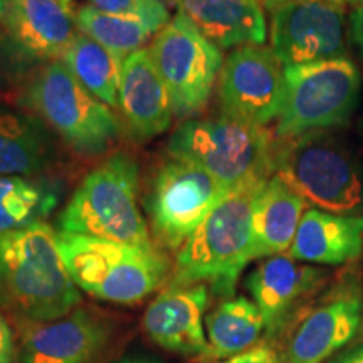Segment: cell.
Segmentation results:
<instances>
[{
  "label": "cell",
  "mask_w": 363,
  "mask_h": 363,
  "mask_svg": "<svg viewBox=\"0 0 363 363\" xmlns=\"http://www.w3.org/2000/svg\"><path fill=\"white\" fill-rule=\"evenodd\" d=\"M169 157L202 167L227 190L267 182L274 175V138L259 126L217 120H189L170 136Z\"/></svg>",
  "instance_id": "cell-6"
},
{
  "label": "cell",
  "mask_w": 363,
  "mask_h": 363,
  "mask_svg": "<svg viewBox=\"0 0 363 363\" xmlns=\"http://www.w3.org/2000/svg\"><path fill=\"white\" fill-rule=\"evenodd\" d=\"M358 130H360V135L363 136V116H362V120H360V125H358Z\"/></svg>",
  "instance_id": "cell-37"
},
{
  "label": "cell",
  "mask_w": 363,
  "mask_h": 363,
  "mask_svg": "<svg viewBox=\"0 0 363 363\" xmlns=\"http://www.w3.org/2000/svg\"><path fill=\"white\" fill-rule=\"evenodd\" d=\"M306 201L278 175L262 185L252 206V259L289 251Z\"/></svg>",
  "instance_id": "cell-21"
},
{
  "label": "cell",
  "mask_w": 363,
  "mask_h": 363,
  "mask_svg": "<svg viewBox=\"0 0 363 363\" xmlns=\"http://www.w3.org/2000/svg\"><path fill=\"white\" fill-rule=\"evenodd\" d=\"M343 7L326 0H293L271 13V49L284 66L347 57Z\"/></svg>",
  "instance_id": "cell-12"
},
{
  "label": "cell",
  "mask_w": 363,
  "mask_h": 363,
  "mask_svg": "<svg viewBox=\"0 0 363 363\" xmlns=\"http://www.w3.org/2000/svg\"><path fill=\"white\" fill-rule=\"evenodd\" d=\"M81 303L45 222L0 234V308L29 323L59 320Z\"/></svg>",
  "instance_id": "cell-1"
},
{
  "label": "cell",
  "mask_w": 363,
  "mask_h": 363,
  "mask_svg": "<svg viewBox=\"0 0 363 363\" xmlns=\"http://www.w3.org/2000/svg\"><path fill=\"white\" fill-rule=\"evenodd\" d=\"M118 108L136 140H148L169 130L174 104L148 49L123 61Z\"/></svg>",
  "instance_id": "cell-17"
},
{
  "label": "cell",
  "mask_w": 363,
  "mask_h": 363,
  "mask_svg": "<svg viewBox=\"0 0 363 363\" xmlns=\"http://www.w3.org/2000/svg\"><path fill=\"white\" fill-rule=\"evenodd\" d=\"M113 363H162V362L153 360V358H147V357H126Z\"/></svg>",
  "instance_id": "cell-33"
},
{
  "label": "cell",
  "mask_w": 363,
  "mask_h": 363,
  "mask_svg": "<svg viewBox=\"0 0 363 363\" xmlns=\"http://www.w3.org/2000/svg\"><path fill=\"white\" fill-rule=\"evenodd\" d=\"M16 362V342L7 320L0 313V363Z\"/></svg>",
  "instance_id": "cell-29"
},
{
  "label": "cell",
  "mask_w": 363,
  "mask_h": 363,
  "mask_svg": "<svg viewBox=\"0 0 363 363\" xmlns=\"http://www.w3.org/2000/svg\"><path fill=\"white\" fill-rule=\"evenodd\" d=\"M59 203L51 182L33 177L0 175V234L40 224Z\"/></svg>",
  "instance_id": "cell-24"
},
{
  "label": "cell",
  "mask_w": 363,
  "mask_h": 363,
  "mask_svg": "<svg viewBox=\"0 0 363 363\" xmlns=\"http://www.w3.org/2000/svg\"><path fill=\"white\" fill-rule=\"evenodd\" d=\"M326 2H331L335 4V6L343 7V6H357V4H360L362 0H326Z\"/></svg>",
  "instance_id": "cell-35"
},
{
  "label": "cell",
  "mask_w": 363,
  "mask_h": 363,
  "mask_svg": "<svg viewBox=\"0 0 363 363\" xmlns=\"http://www.w3.org/2000/svg\"><path fill=\"white\" fill-rule=\"evenodd\" d=\"M328 272L301 264L289 254L267 257L247 278V289L259 308L264 330L276 337L296 316L299 308L323 286Z\"/></svg>",
  "instance_id": "cell-13"
},
{
  "label": "cell",
  "mask_w": 363,
  "mask_h": 363,
  "mask_svg": "<svg viewBox=\"0 0 363 363\" xmlns=\"http://www.w3.org/2000/svg\"><path fill=\"white\" fill-rule=\"evenodd\" d=\"M264 184L230 190L212 208L177 254L169 286L208 284L220 296H233L252 261V206Z\"/></svg>",
  "instance_id": "cell-2"
},
{
  "label": "cell",
  "mask_w": 363,
  "mask_h": 363,
  "mask_svg": "<svg viewBox=\"0 0 363 363\" xmlns=\"http://www.w3.org/2000/svg\"><path fill=\"white\" fill-rule=\"evenodd\" d=\"M330 363H363V345L352 348V350L342 353Z\"/></svg>",
  "instance_id": "cell-31"
},
{
  "label": "cell",
  "mask_w": 363,
  "mask_h": 363,
  "mask_svg": "<svg viewBox=\"0 0 363 363\" xmlns=\"http://www.w3.org/2000/svg\"><path fill=\"white\" fill-rule=\"evenodd\" d=\"M88 2L99 11L145 17L160 27L167 26L170 21V13L163 0H88Z\"/></svg>",
  "instance_id": "cell-27"
},
{
  "label": "cell",
  "mask_w": 363,
  "mask_h": 363,
  "mask_svg": "<svg viewBox=\"0 0 363 363\" xmlns=\"http://www.w3.org/2000/svg\"><path fill=\"white\" fill-rule=\"evenodd\" d=\"M56 157V140L43 120L0 110V175H38Z\"/></svg>",
  "instance_id": "cell-22"
},
{
  "label": "cell",
  "mask_w": 363,
  "mask_h": 363,
  "mask_svg": "<svg viewBox=\"0 0 363 363\" xmlns=\"http://www.w3.org/2000/svg\"><path fill=\"white\" fill-rule=\"evenodd\" d=\"M57 246L72 283L103 301L133 305L170 279V262L155 244L133 246L59 230Z\"/></svg>",
  "instance_id": "cell-3"
},
{
  "label": "cell",
  "mask_w": 363,
  "mask_h": 363,
  "mask_svg": "<svg viewBox=\"0 0 363 363\" xmlns=\"http://www.w3.org/2000/svg\"><path fill=\"white\" fill-rule=\"evenodd\" d=\"M2 26L22 54L48 61L62 59L79 34L74 13L59 0H12Z\"/></svg>",
  "instance_id": "cell-18"
},
{
  "label": "cell",
  "mask_w": 363,
  "mask_h": 363,
  "mask_svg": "<svg viewBox=\"0 0 363 363\" xmlns=\"http://www.w3.org/2000/svg\"><path fill=\"white\" fill-rule=\"evenodd\" d=\"M74 21L81 34L96 40L121 59L142 51L145 44L162 29L145 17L104 12L89 4L81 6L74 12Z\"/></svg>",
  "instance_id": "cell-25"
},
{
  "label": "cell",
  "mask_w": 363,
  "mask_h": 363,
  "mask_svg": "<svg viewBox=\"0 0 363 363\" xmlns=\"http://www.w3.org/2000/svg\"><path fill=\"white\" fill-rule=\"evenodd\" d=\"M348 38L360 54H363V0L353 7L348 16Z\"/></svg>",
  "instance_id": "cell-30"
},
{
  "label": "cell",
  "mask_w": 363,
  "mask_h": 363,
  "mask_svg": "<svg viewBox=\"0 0 363 363\" xmlns=\"http://www.w3.org/2000/svg\"><path fill=\"white\" fill-rule=\"evenodd\" d=\"M138 190L135 158L116 153L84 177L59 217V229L111 242L153 246L140 212Z\"/></svg>",
  "instance_id": "cell-4"
},
{
  "label": "cell",
  "mask_w": 363,
  "mask_h": 363,
  "mask_svg": "<svg viewBox=\"0 0 363 363\" xmlns=\"http://www.w3.org/2000/svg\"><path fill=\"white\" fill-rule=\"evenodd\" d=\"M12 0H0V24L6 21L9 11H11Z\"/></svg>",
  "instance_id": "cell-34"
},
{
  "label": "cell",
  "mask_w": 363,
  "mask_h": 363,
  "mask_svg": "<svg viewBox=\"0 0 363 363\" xmlns=\"http://www.w3.org/2000/svg\"><path fill=\"white\" fill-rule=\"evenodd\" d=\"M284 99V65L271 48L240 45L227 56L219 78L222 116L264 128L281 116Z\"/></svg>",
  "instance_id": "cell-11"
},
{
  "label": "cell",
  "mask_w": 363,
  "mask_h": 363,
  "mask_svg": "<svg viewBox=\"0 0 363 363\" xmlns=\"http://www.w3.org/2000/svg\"><path fill=\"white\" fill-rule=\"evenodd\" d=\"M284 79L286 99L276 138H294L348 123L360 99L362 74L348 56L284 66Z\"/></svg>",
  "instance_id": "cell-8"
},
{
  "label": "cell",
  "mask_w": 363,
  "mask_h": 363,
  "mask_svg": "<svg viewBox=\"0 0 363 363\" xmlns=\"http://www.w3.org/2000/svg\"><path fill=\"white\" fill-rule=\"evenodd\" d=\"M363 323V299L343 288L308 311L288 345V363H325L355 338Z\"/></svg>",
  "instance_id": "cell-16"
},
{
  "label": "cell",
  "mask_w": 363,
  "mask_h": 363,
  "mask_svg": "<svg viewBox=\"0 0 363 363\" xmlns=\"http://www.w3.org/2000/svg\"><path fill=\"white\" fill-rule=\"evenodd\" d=\"M219 363H279L278 355H276L274 350L269 347H264V345H259V347H252L251 350L239 353V355H234L230 358H225L224 362Z\"/></svg>",
  "instance_id": "cell-28"
},
{
  "label": "cell",
  "mask_w": 363,
  "mask_h": 363,
  "mask_svg": "<svg viewBox=\"0 0 363 363\" xmlns=\"http://www.w3.org/2000/svg\"><path fill=\"white\" fill-rule=\"evenodd\" d=\"M288 254L299 262L326 266L357 261L363 254V216L308 208Z\"/></svg>",
  "instance_id": "cell-19"
},
{
  "label": "cell",
  "mask_w": 363,
  "mask_h": 363,
  "mask_svg": "<svg viewBox=\"0 0 363 363\" xmlns=\"http://www.w3.org/2000/svg\"><path fill=\"white\" fill-rule=\"evenodd\" d=\"M207 305L208 288L206 284L169 286L145 311V331L165 350L179 355L208 357L203 321Z\"/></svg>",
  "instance_id": "cell-15"
},
{
  "label": "cell",
  "mask_w": 363,
  "mask_h": 363,
  "mask_svg": "<svg viewBox=\"0 0 363 363\" xmlns=\"http://www.w3.org/2000/svg\"><path fill=\"white\" fill-rule=\"evenodd\" d=\"M24 104L74 152L99 155L121 133L111 108L89 93L62 61H49L27 86Z\"/></svg>",
  "instance_id": "cell-7"
},
{
  "label": "cell",
  "mask_w": 363,
  "mask_h": 363,
  "mask_svg": "<svg viewBox=\"0 0 363 363\" xmlns=\"http://www.w3.org/2000/svg\"><path fill=\"white\" fill-rule=\"evenodd\" d=\"M59 2L62 4V7H65L66 11H69L71 13L76 12V11H74V2H72V0H59Z\"/></svg>",
  "instance_id": "cell-36"
},
{
  "label": "cell",
  "mask_w": 363,
  "mask_h": 363,
  "mask_svg": "<svg viewBox=\"0 0 363 363\" xmlns=\"http://www.w3.org/2000/svg\"><path fill=\"white\" fill-rule=\"evenodd\" d=\"M219 49L262 45L267 38L264 9L257 0H170Z\"/></svg>",
  "instance_id": "cell-20"
},
{
  "label": "cell",
  "mask_w": 363,
  "mask_h": 363,
  "mask_svg": "<svg viewBox=\"0 0 363 363\" xmlns=\"http://www.w3.org/2000/svg\"><path fill=\"white\" fill-rule=\"evenodd\" d=\"M262 330L264 320L256 303L244 296L225 299L206 318L208 357L230 358L251 350Z\"/></svg>",
  "instance_id": "cell-23"
},
{
  "label": "cell",
  "mask_w": 363,
  "mask_h": 363,
  "mask_svg": "<svg viewBox=\"0 0 363 363\" xmlns=\"http://www.w3.org/2000/svg\"><path fill=\"white\" fill-rule=\"evenodd\" d=\"M69 72L93 96L108 106H118L121 69L120 56L108 51L88 35L78 34L61 59Z\"/></svg>",
  "instance_id": "cell-26"
},
{
  "label": "cell",
  "mask_w": 363,
  "mask_h": 363,
  "mask_svg": "<svg viewBox=\"0 0 363 363\" xmlns=\"http://www.w3.org/2000/svg\"><path fill=\"white\" fill-rule=\"evenodd\" d=\"M148 51L169 89L175 115L201 113L224 66L220 49L177 12L153 38Z\"/></svg>",
  "instance_id": "cell-9"
},
{
  "label": "cell",
  "mask_w": 363,
  "mask_h": 363,
  "mask_svg": "<svg viewBox=\"0 0 363 363\" xmlns=\"http://www.w3.org/2000/svg\"><path fill=\"white\" fill-rule=\"evenodd\" d=\"M274 175L306 203L333 214H350L363 202L360 167L330 131L274 138Z\"/></svg>",
  "instance_id": "cell-5"
},
{
  "label": "cell",
  "mask_w": 363,
  "mask_h": 363,
  "mask_svg": "<svg viewBox=\"0 0 363 363\" xmlns=\"http://www.w3.org/2000/svg\"><path fill=\"white\" fill-rule=\"evenodd\" d=\"M229 192L202 167L170 157L157 170L145 201L157 242L167 249L184 246Z\"/></svg>",
  "instance_id": "cell-10"
},
{
  "label": "cell",
  "mask_w": 363,
  "mask_h": 363,
  "mask_svg": "<svg viewBox=\"0 0 363 363\" xmlns=\"http://www.w3.org/2000/svg\"><path fill=\"white\" fill-rule=\"evenodd\" d=\"M110 328L93 313L74 310L59 320L29 323L21 338L19 363H93Z\"/></svg>",
  "instance_id": "cell-14"
},
{
  "label": "cell",
  "mask_w": 363,
  "mask_h": 363,
  "mask_svg": "<svg viewBox=\"0 0 363 363\" xmlns=\"http://www.w3.org/2000/svg\"><path fill=\"white\" fill-rule=\"evenodd\" d=\"M257 2L261 4V7L264 9V11L272 13L274 11H278V9L286 6V4L293 2V0H257Z\"/></svg>",
  "instance_id": "cell-32"
}]
</instances>
